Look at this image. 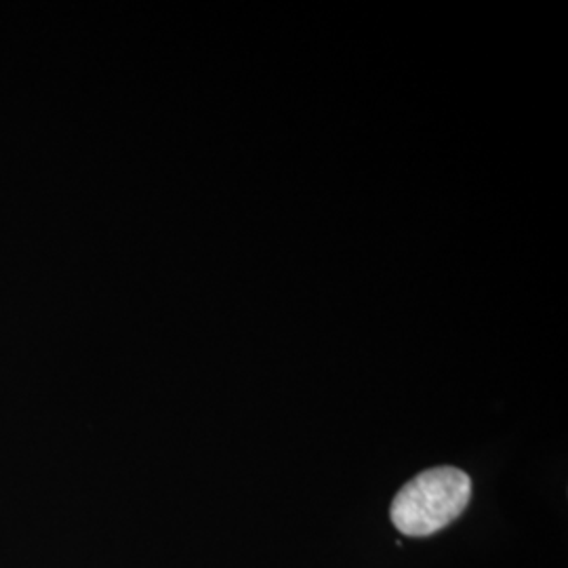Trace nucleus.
<instances>
[{
  "label": "nucleus",
  "instance_id": "1",
  "mask_svg": "<svg viewBox=\"0 0 568 568\" xmlns=\"http://www.w3.org/2000/svg\"><path fill=\"white\" fill-rule=\"evenodd\" d=\"M471 499V478L457 467H432L408 480L392 501L394 527L406 537H429L455 523Z\"/></svg>",
  "mask_w": 568,
  "mask_h": 568
}]
</instances>
